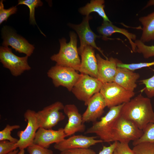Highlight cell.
<instances>
[{
	"label": "cell",
	"instance_id": "1",
	"mask_svg": "<svg viewBox=\"0 0 154 154\" xmlns=\"http://www.w3.org/2000/svg\"><path fill=\"white\" fill-rule=\"evenodd\" d=\"M120 115L143 131L148 125L154 123V112L151 100L141 94L123 104Z\"/></svg>",
	"mask_w": 154,
	"mask_h": 154
},
{
	"label": "cell",
	"instance_id": "2",
	"mask_svg": "<svg viewBox=\"0 0 154 154\" xmlns=\"http://www.w3.org/2000/svg\"><path fill=\"white\" fill-rule=\"evenodd\" d=\"M70 41L62 38L59 40L60 49L58 52L52 55L50 59L56 62V64L70 67L78 71L80 68L81 60L79 56L77 47V36L73 32L70 33Z\"/></svg>",
	"mask_w": 154,
	"mask_h": 154
},
{
	"label": "cell",
	"instance_id": "3",
	"mask_svg": "<svg viewBox=\"0 0 154 154\" xmlns=\"http://www.w3.org/2000/svg\"><path fill=\"white\" fill-rule=\"evenodd\" d=\"M123 104L112 107L100 121L93 123L92 126L88 129L85 134L95 133L103 142H112L113 128L116 120L120 115Z\"/></svg>",
	"mask_w": 154,
	"mask_h": 154
},
{
	"label": "cell",
	"instance_id": "4",
	"mask_svg": "<svg viewBox=\"0 0 154 154\" xmlns=\"http://www.w3.org/2000/svg\"><path fill=\"white\" fill-rule=\"evenodd\" d=\"M100 92L109 108L129 102L135 95L114 82L103 84Z\"/></svg>",
	"mask_w": 154,
	"mask_h": 154
},
{
	"label": "cell",
	"instance_id": "5",
	"mask_svg": "<svg viewBox=\"0 0 154 154\" xmlns=\"http://www.w3.org/2000/svg\"><path fill=\"white\" fill-rule=\"evenodd\" d=\"M143 133L133 122L120 115L113 128L112 142L129 143L139 139Z\"/></svg>",
	"mask_w": 154,
	"mask_h": 154
},
{
	"label": "cell",
	"instance_id": "6",
	"mask_svg": "<svg viewBox=\"0 0 154 154\" xmlns=\"http://www.w3.org/2000/svg\"><path fill=\"white\" fill-rule=\"evenodd\" d=\"M47 74L48 76L52 79L55 87L62 86L69 91H71L82 75L73 68L56 64L48 70Z\"/></svg>",
	"mask_w": 154,
	"mask_h": 154
},
{
	"label": "cell",
	"instance_id": "7",
	"mask_svg": "<svg viewBox=\"0 0 154 154\" xmlns=\"http://www.w3.org/2000/svg\"><path fill=\"white\" fill-rule=\"evenodd\" d=\"M102 84L97 78L82 74L71 92L78 100L84 102L86 106L90 98L100 92Z\"/></svg>",
	"mask_w": 154,
	"mask_h": 154
},
{
	"label": "cell",
	"instance_id": "8",
	"mask_svg": "<svg viewBox=\"0 0 154 154\" xmlns=\"http://www.w3.org/2000/svg\"><path fill=\"white\" fill-rule=\"evenodd\" d=\"M28 57L27 56L20 57L16 55L8 46L0 47V62L13 76H19L24 72L31 70V68L28 62Z\"/></svg>",
	"mask_w": 154,
	"mask_h": 154
},
{
	"label": "cell",
	"instance_id": "9",
	"mask_svg": "<svg viewBox=\"0 0 154 154\" xmlns=\"http://www.w3.org/2000/svg\"><path fill=\"white\" fill-rule=\"evenodd\" d=\"M64 106L62 102L57 101L36 112L40 127L52 129L58 122L63 120L65 116L60 111L63 110Z\"/></svg>",
	"mask_w": 154,
	"mask_h": 154
},
{
	"label": "cell",
	"instance_id": "10",
	"mask_svg": "<svg viewBox=\"0 0 154 154\" xmlns=\"http://www.w3.org/2000/svg\"><path fill=\"white\" fill-rule=\"evenodd\" d=\"M92 17L89 15L86 16L80 24L75 25L70 23L69 26L75 30L80 38V45L78 48L79 54L80 55L85 48L87 46H90L96 49L105 58L108 59L104 54L100 48L98 47L95 43L97 38L101 37L95 34L91 29L89 24V21Z\"/></svg>",
	"mask_w": 154,
	"mask_h": 154
},
{
	"label": "cell",
	"instance_id": "11",
	"mask_svg": "<svg viewBox=\"0 0 154 154\" xmlns=\"http://www.w3.org/2000/svg\"><path fill=\"white\" fill-rule=\"evenodd\" d=\"M36 113L28 109L24 114L27 125L24 130L19 131L17 133L19 139L16 144L19 149H25L33 143L36 133L40 127Z\"/></svg>",
	"mask_w": 154,
	"mask_h": 154
},
{
	"label": "cell",
	"instance_id": "12",
	"mask_svg": "<svg viewBox=\"0 0 154 154\" xmlns=\"http://www.w3.org/2000/svg\"><path fill=\"white\" fill-rule=\"evenodd\" d=\"M2 45L3 46H11L16 52L23 53L28 57L33 52L35 48L25 38L17 34L12 29L7 26L2 29Z\"/></svg>",
	"mask_w": 154,
	"mask_h": 154
},
{
	"label": "cell",
	"instance_id": "13",
	"mask_svg": "<svg viewBox=\"0 0 154 154\" xmlns=\"http://www.w3.org/2000/svg\"><path fill=\"white\" fill-rule=\"evenodd\" d=\"M96 136L73 135L55 143L54 147L55 149L60 152L70 149L89 148L91 146L103 142L101 139H96Z\"/></svg>",
	"mask_w": 154,
	"mask_h": 154
},
{
	"label": "cell",
	"instance_id": "14",
	"mask_svg": "<svg viewBox=\"0 0 154 154\" xmlns=\"http://www.w3.org/2000/svg\"><path fill=\"white\" fill-rule=\"evenodd\" d=\"M63 110L68 119V122L64 128L66 136H71L78 132H84L86 126L83 121L82 115L79 112L76 105L66 104Z\"/></svg>",
	"mask_w": 154,
	"mask_h": 154
},
{
	"label": "cell",
	"instance_id": "15",
	"mask_svg": "<svg viewBox=\"0 0 154 154\" xmlns=\"http://www.w3.org/2000/svg\"><path fill=\"white\" fill-rule=\"evenodd\" d=\"M98 64L97 78L103 84L113 82L116 74L117 64L120 61L111 57L102 58L99 54H96Z\"/></svg>",
	"mask_w": 154,
	"mask_h": 154
},
{
	"label": "cell",
	"instance_id": "16",
	"mask_svg": "<svg viewBox=\"0 0 154 154\" xmlns=\"http://www.w3.org/2000/svg\"><path fill=\"white\" fill-rule=\"evenodd\" d=\"M66 137L64 128L55 130L39 127L36 133L33 143L48 149L51 144L58 143Z\"/></svg>",
	"mask_w": 154,
	"mask_h": 154
},
{
	"label": "cell",
	"instance_id": "17",
	"mask_svg": "<svg viewBox=\"0 0 154 154\" xmlns=\"http://www.w3.org/2000/svg\"><path fill=\"white\" fill-rule=\"evenodd\" d=\"M87 108L82 115L83 121L85 122L96 121L104 112L107 107L105 100L99 92L95 94L89 100Z\"/></svg>",
	"mask_w": 154,
	"mask_h": 154
},
{
	"label": "cell",
	"instance_id": "18",
	"mask_svg": "<svg viewBox=\"0 0 154 154\" xmlns=\"http://www.w3.org/2000/svg\"><path fill=\"white\" fill-rule=\"evenodd\" d=\"M80 55L81 59L78 71L81 74L97 78L98 64L94 48L91 46H87Z\"/></svg>",
	"mask_w": 154,
	"mask_h": 154
},
{
	"label": "cell",
	"instance_id": "19",
	"mask_svg": "<svg viewBox=\"0 0 154 154\" xmlns=\"http://www.w3.org/2000/svg\"><path fill=\"white\" fill-rule=\"evenodd\" d=\"M139 74L128 69L118 68L113 82L126 90L134 92L137 86L136 82Z\"/></svg>",
	"mask_w": 154,
	"mask_h": 154
},
{
	"label": "cell",
	"instance_id": "20",
	"mask_svg": "<svg viewBox=\"0 0 154 154\" xmlns=\"http://www.w3.org/2000/svg\"><path fill=\"white\" fill-rule=\"evenodd\" d=\"M97 31L102 35V38L104 40L109 39L108 37L114 33H118L123 35L128 39L132 51L136 52V44L133 40H136V36L129 32L127 30L117 27L113 25L111 22L103 21L102 25L98 28Z\"/></svg>",
	"mask_w": 154,
	"mask_h": 154
},
{
	"label": "cell",
	"instance_id": "21",
	"mask_svg": "<svg viewBox=\"0 0 154 154\" xmlns=\"http://www.w3.org/2000/svg\"><path fill=\"white\" fill-rule=\"evenodd\" d=\"M143 26L140 40L144 43L154 40V11L139 19Z\"/></svg>",
	"mask_w": 154,
	"mask_h": 154
},
{
	"label": "cell",
	"instance_id": "22",
	"mask_svg": "<svg viewBox=\"0 0 154 154\" xmlns=\"http://www.w3.org/2000/svg\"><path fill=\"white\" fill-rule=\"evenodd\" d=\"M104 0H92L85 6L80 8L79 12L86 16H89L90 14L92 12H95L103 18V21L111 22L104 11Z\"/></svg>",
	"mask_w": 154,
	"mask_h": 154
},
{
	"label": "cell",
	"instance_id": "23",
	"mask_svg": "<svg viewBox=\"0 0 154 154\" xmlns=\"http://www.w3.org/2000/svg\"><path fill=\"white\" fill-rule=\"evenodd\" d=\"M143 132L140 138L133 141L132 144L133 146L143 143H154V123L148 125Z\"/></svg>",
	"mask_w": 154,
	"mask_h": 154
},
{
	"label": "cell",
	"instance_id": "24",
	"mask_svg": "<svg viewBox=\"0 0 154 154\" xmlns=\"http://www.w3.org/2000/svg\"><path fill=\"white\" fill-rule=\"evenodd\" d=\"M43 3L40 0H19L18 1L17 5H24L27 6L29 9V20L31 24L37 26L35 17L36 8L42 5Z\"/></svg>",
	"mask_w": 154,
	"mask_h": 154
},
{
	"label": "cell",
	"instance_id": "25",
	"mask_svg": "<svg viewBox=\"0 0 154 154\" xmlns=\"http://www.w3.org/2000/svg\"><path fill=\"white\" fill-rule=\"evenodd\" d=\"M135 43L136 47V52L141 54L145 58L154 56V45H146L140 40H136Z\"/></svg>",
	"mask_w": 154,
	"mask_h": 154
},
{
	"label": "cell",
	"instance_id": "26",
	"mask_svg": "<svg viewBox=\"0 0 154 154\" xmlns=\"http://www.w3.org/2000/svg\"><path fill=\"white\" fill-rule=\"evenodd\" d=\"M20 127L19 125H7L3 129L0 131V141L8 140L16 143L19 139L12 137L11 135V132L14 129H18Z\"/></svg>",
	"mask_w": 154,
	"mask_h": 154
},
{
	"label": "cell",
	"instance_id": "27",
	"mask_svg": "<svg viewBox=\"0 0 154 154\" xmlns=\"http://www.w3.org/2000/svg\"><path fill=\"white\" fill-rule=\"evenodd\" d=\"M132 149L135 154H154V143H142L134 146Z\"/></svg>",
	"mask_w": 154,
	"mask_h": 154
},
{
	"label": "cell",
	"instance_id": "28",
	"mask_svg": "<svg viewBox=\"0 0 154 154\" xmlns=\"http://www.w3.org/2000/svg\"><path fill=\"white\" fill-rule=\"evenodd\" d=\"M154 72V69H152ZM140 82L145 87L143 91L147 97L151 98L154 97V75L151 77L141 80Z\"/></svg>",
	"mask_w": 154,
	"mask_h": 154
},
{
	"label": "cell",
	"instance_id": "29",
	"mask_svg": "<svg viewBox=\"0 0 154 154\" xmlns=\"http://www.w3.org/2000/svg\"><path fill=\"white\" fill-rule=\"evenodd\" d=\"M3 1H0V24L7 20L11 15L16 13L17 10L16 6H12L7 9L4 8Z\"/></svg>",
	"mask_w": 154,
	"mask_h": 154
},
{
	"label": "cell",
	"instance_id": "30",
	"mask_svg": "<svg viewBox=\"0 0 154 154\" xmlns=\"http://www.w3.org/2000/svg\"><path fill=\"white\" fill-rule=\"evenodd\" d=\"M153 65H154V61L149 62H141L132 64H125L120 61L117 64V66L118 68H126L132 71Z\"/></svg>",
	"mask_w": 154,
	"mask_h": 154
},
{
	"label": "cell",
	"instance_id": "31",
	"mask_svg": "<svg viewBox=\"0 0 154 154\" xmlns=\"http://www.w3.org/2000/svg\"><path fill=\"white\" fill-rule=\"evenodd\" d=\"M16 143L8 140L0 141V154H7L16 149Z\"/></svg>",
	"mask_w": 154,
	"mask_h": 154
},
{
	"label": "cell",
	"instance_id": "32",
	"mask_svg": "<svg viewBox=\"0 0 154 154\" xmlns=\"http://www.w3.org/2000/svg\"><path fill=\"white\" fill-rule=\"evenodd\" d=\"M29 154H53L52 151L33 144L27 148Z\"/></svg>",
	"mask_w": 154,
	"mask_h": 154
},
{
	"label": "cell",
	"instance_id": "33",
	"mask_svg": "<svg viewBox=\"0 0 154 154\" xmlns=\"http://www.w3.org/2000/svg\"><path fill=\"white\" fill-rule=\"evenodd\" d=\"M60 154H96V153L94 150L89 148H79L61 151Z\"/></svg>",
	"mask_w": 154,
	"mask_h": 154
},
{
	"label": "cell",
	"instance_id": "34",
	"mask_svg": "<svg viewBox=\"0 0 154 154\" xmlns=\"http://www.w3.org/2000/svg\"><path fill=\"white\" fill-rule=\"evenodd\" d=\"M129 143L117 141L115 149L118 154H135L129 147Z\"/></svg>",
	"mask_w": 154,
	"mask_h": 154
},
{
	"label": "cell",
	"instance_id": "35",
	"mask_svg": "<svg viewBox=\"0 0 154 154\" xmlns=\"http://www.w3.org/2000/svg\"><path fill=\"white\" fill-rule=\"evenodd\" d=\"M117 141H114L108 146L103 145L102 149L98 154H113L115 150Z\"/></svg>",
	"mask_w": 154,
	"mask_h": 154
},
{
	"label": "cell",
	"instance_id": "36",
	"mask_svg": "<svg viewBox=\"0 0 154 154\" xmlns=\"http://www.w3.org/2000/svg\"><path fill=\"white\" fill-rule=\"evenodd\" d=\"M152 5H154V0H150L149 1L145 8Z\"/></svg>",
	"mask_w": 154,
	"mask_h": 154
},
{
	"label": "cell",
	"instance_id": "37",
	"mask_svg": "<svg viewBox=\"0 0 154 154\" xmlns=\"http://www.w3.org/2000/svg\"><path fill=\"white\" fill-rule=\"evenodd\" d=\"M19 151L18 149H16L11 151L7 154H16L19 152Z\"/></svg>",
	"mask_w": 154,
	"mask_h": 154
},
{
	"label": "cell",
	"instance_id": "38",
	"mask_svg": "<svg viewBox=\"0 0 154 154\" xmlns=\"http://www.w3.org/2000/svg\"><path fill=\"white\" fill-rule=\"evenodd\" d=\"M19 150V151L16 154H25L24 149H23Z\"/></svg>",
	"mask_w": 154,
	"mask_h": 154
},
{
	"label": "cell",
	"instance_id": "39",
	"mask_svg": "<svg viewBox=\"0 0 154 154\" xmlns=\"http://www.w3.org/2000/svg\"><path fill=\"white\" fill-rule=\"evenodd\" d=\"M113 154H118L117 151H116L115 149L114 151Z\"/></svg>",
	"mask_w": 154,
	"mask_h": 154
}]
</instances>
